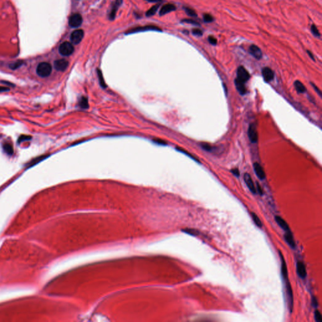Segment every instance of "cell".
<instances>
[{"label":"cell","instance_id":"obj_1","mask_svg":"<svg viewBox=\"0 0 322 322\" xmlns=\"http://www.w3.org/2000/svg\"><path fill=\"white\" fill-rule=\"evenodd\" d=\"M52 65L48 62H41L37 67V74L42 77H47L49 76L52 72Z\"/></svg>","mask_w":322,"mask_h":322},{"label":"cell","instance_id":"obj_2","mask_svg":"<svg viewBox=\"0 0 322 322\" xmlns=\"http://www.w3.org/2000/svg\"><path fill=\"white\" fill-rule=\"evenodd\" d=\"M74 50V46L69 42H64L60 44L59 48V53L63 56L70 55Z\"/></svg>","mask_w":322,"mask_h":322},{"label":"cell","instance_id":"obj_3","mask_svg":"<svg viewBox=\"0 0 322 322\" xmlns=\"http://www.w3.org/2000/svg\"><path fill=\"white\" fill-rule=\"evenodd\" d=\"M251 75L244 66H239L236 70V79L240 81L246 83L249 80Z\"/></svg>","mask_w":322,"mask_h":322},{"label":"cell","instance_id":"obj_4","mask_svg":"<svg viewBox=\"0 0 322 322\" xmlns=\"http://www.w3.org/2000/svg\"><path fill=\"white\" fill-rule=\"evenodd\" d=\"M83 23V18L80 14L75 13L71 15L69 19V25L72 28L79 27Z\"/></svg>","mask_w":322,"mask_h":322},{"label":"cell","instance_id":"obj_5","mask_svg":"<svg viewBox=\"0 0 322 322\" xmlns=\"http://www.w3.org/2000/svg\"><path fill=\"white\" fill-rule=\"evenodd\" d=\"M84 37V31L83 30H75L70 35V41L73 44H79Z\"/></svg>","mask_w":322,"mask_h":322},{"label":"cell","instance_id":"obj_6","mask_svg":"<svg viewBox=\"0 0 322 322\" xmlns=\"http://www.w3.org/2000/svg\"><path fill=\"white\" fill-rule=\"evenodd\" d=\"M248 137L252 143H256L258 140L257 127L255 123H251L248 129Z\"/></svg>","mask_w":322,"mask_h":322},{"label":"cell","instance_id":"obj_7","mask_svg":"<svg viewBox=\"0 0 322 322\" xmlns=\"http://www.w3.org/2000/svg\"><path fill=\"white\" fill-rule=\"evenodd\" d=\"M249 53L256 59L260 60L262 57V52L261 49L256 45L252 44L249 49Z\"/></svg>","mask_w":322,"mask_h":322},{"label":"cell","instance_id":"obj_8","mask_svg":"<svg viewBox=\"0 0 322 322\" xmlns=\"http://www.w3.org/2000/svg\"><path fill=\"white\" fill-rule=\"evenodd\" d=\"M262 74L264 80L267 83H269L274 79V71L269 67H264L262 70Z\"/></svg>","mask_w":322,"mask_h":322},{"label":"cell","instance_id":"obj_9","mask_svg":"<svg viewBox=\"0 0 322 322\" xmlns=\"http://www.w3.org/2000/svg\"><path fill=\"white\" fill-rule=\"evenodd\" d=\"M150 30L160 31V29L157 27L150 25V26H145V27H137V28L133 29L132 30H128L127 34H133V33H136V32L150 31Z\"/></svg>","mask_w":322,"mask_h":322},{"label":"cell","instance_id":"obj_10","mask_svg":"<svg viewBox=\"0 0 322 322\" xmlns=\"http://www.w3.org/2000/svg\"><path fill=\"white\" fill-rule=\"evenodd\" d=\"M244 181H245L246 184H247V187L250 190V191L252 193L256 194L257 193L256 188L255 187V185L254 184V182H253V181L252 179V178H251V175L249 174H248V173H245L244 175Z\"/></svg>","mask_w":322,"mask_h":322},{"label":"cell","instance_id":"obj_11","mask_svg":"<svg viewBox=\"0 0 322 322\" xmlns=\"http://www.w3.org/2000/svg\"><path fill=\"white\" fill-rule=\"evenodd\" d=\"M68 65L69 62L65 59H59L54 62V67L59 71H64Z\"/></svg>","mask_w":322,"mask_h":322},{"label":"cell","instance_id":"obj_12","mask_svg":"<svg viewBox=\"0 0 322 322\" xmlns=\"http://www.w3.org/2000/svg\"><path fill=\"white\" fill-rule=\"evenodd\" d=\"M296 271H297V274L299 278H301L302 279H304L306 278V276L307 275V273H306V267L303 262L299 261L297 262Z\"/></svg>","mask_w":322,"mask_h":322},{"label":"cell","instance_id":"obj_13","mask_svg":"<svg viewBox=\"0 0 322 322\" xmlns=\"http://www.w3.org/2000/svg\"><path fill=\"white\" fill-rule=\"evenodd\" d=\"M286 292L288 296V300H289V306L290 309V311L291 312L293 311V293L292 288L291 286V284L289 281L287 282L286 284Z\"/></svg>","mask_w":322,"mask_h":322},{"label":"cell","instance_id":"obj_14","mask_svg":"<svg viewBox=\"0 0 322 322\" xmlns=\"http://www.w3.org/2000/svg\"><path fill=\"white\" fill-rule=\"evenodd\" d=\"M254 169L257 176L261 180H263L266 178V174L264 171L262 166L257 163H255L254 164Z\"/></svg>","mask_w":322,"mask_h":322},{"label":"cell","instance_id":"obj_15","mask_svg":"<svg viewBox=\"0 0 322 322\" xmlns=\"http://www.w3.org/2000/svg\"><path fill=\"white\" fill-rule=\"evenodd\" d=\"M122 0H115L114 5L111 10L110 14H109L110 20H113L115 19L117 12L118 8L120 7V6L122 5Z\"/></svg>","mask_w":322,"mask_h":322},{"label":"cell","instance_id":"obj_16","mask_svg":"<svg viewBox=\"0 0 322 322\" xmlns=\"http://www.w3.org/2000/svg\"><path fill=\"white\" fill-rule=\"evenodd\" d=\"M235 85L236 87V89L239 92V93L242 95H244L246 93L247 90L245 86V83L240 81V80H238L236 78L235 79Z\"/></svg>","mask_w":322,"mask_h":322},{"label":"cell","instance_id":"obj_17","mask_svg":"<svg viewBox=\"0 0 322 322\" xmlns=\"http://www.w3.org/2000/svg\"><path fill=\"white\" fill-rule=\"evenodd\" d=\"M176 9V7L174 5H173V4H167V5H165L164 6H163L162 7V8L160 9V12H159V14L160 15H164L168 13H170L171 12H173V11H175Z\"/></svg>","mask_w":322,"mask_h":322},{"label":"cell","instance_id":"obj_18","mask_svg":"<svg viewBox=\"0 0 322 322\" xmlns=\"http://www.w3.org/2000/svg\"><path fill=\"white\" fill-rule=\"evenodd\" d=\"M280 254V258L281 261V274L283 276V279H288V269H287V265L286 264L285 260L284 259V257L281 252H279Z\"/></svg>","mask_w":322,"mask_h":322},{"label":"cell","instance_id":"obj_19","mask_svg":"<svg viewBox=\"0 0 322 322\" xmlns=\"http://www.w3.org/2000/svg\"><path fill=\"white\" fill-rule=\"evenodd\" d=\"M275 220H276V223L279 225V226L283 228L284 230H285L286 231H289V225H288V223L285 221V220L282 218L281 216H275Z\"/></svg>","mask_w":322,"mask_h":322},{"label":"cell","instance_id":"obj_20","mask_svg":"<svg viewBox=\"0 0 322 322\" xmlns=\"http://www.w3.org/2000/svg\"><path fill=\"white\" fill-rule=\"evenodd\" d=\"M284 238L286 240V242L289 244V246L291 247H292V248H294L295 247L296 244H295V242H294V240L293 239L292 234L291 233V232L289 231H286V233L284 235Z\"/></svg>","mask_w":322,"mask_h":322},{"label":"cell","instance_id":"obj_21","mask_svg":"<svg viewBox=\"0 0 322 322\" xmlns=\"http://www.w3.org/2000/svg\"><path fill=\"white\" fill-rule=\"evenodd\" d=\"M294 86L296 90L299 93H304V92L306 91V89L305 86H304V85L298 80H295L294 83Z\"/></svg>","mask_w":322,"mask_h":322},{"label":"cell","instance_id":"obj_22","mask_svg":"<svg viewBox=\"0 0 322 322\" xmlns=\"http://www.w3.org/2000/svg\"><path fill=\"white\" fill-rule=\"evenodd\" d=\"M3 148L4 150V151L8 154V155H12L13 153V146L10 144V143H4L3 146Z\"/></svg>","mask_w":322,"mask_h":322},{"label":"cell","instance_id":"obj_23","mask_svg":"<svg viewBox=\"0 0 322 322\" xmlns=\"http://www.w3.org/2000/svg\"><path fill=\"white\" fill-rule=\"evenodd\" d=\"M251 215H252V218L253 219V221H254L255 224L259 227V228H262V221H261L260 218H259V216L254 212L251 213Z\"/></svg>","mask_w":322,"mask_h":322},{"label":"cell","instance_id":"obj_24","mask_svg":"<svg viewBox=\"0 0 322 322\" xmlns=\"http://www.w3.org/2000/svg\"><path fill=\"white\" fill-rule=\"evenodd\" d=\"M159 7V5H156L152 8H150L147 12H146V16L147 17H151L155 14L157 11L158 10Z\"/></svg>","mask_w":322,"mask_h":322},{"label":"cell","instance_id":"obj_25","mask_svg":"<svg viewBox=\"0 0 322 322\" xmlns=\"http://www.w3.org/2000/svg\"><path fill=\"white\" fill-rule=\"evenodd\" d=\"M79 106L84 109H86L89 107L88 101L86 97H81V98L80 99Z\"/></svg>","mask_w":322,"mask_h":322},{"label":"cell","instance_id":"obj_26","mask_svg":"<svg viewBox=\"0 0 322 322\" xmlns=\"http://www.w3.org/2000/svg\"><path fill=\"white\" fill-rule=\"evenodd\" d=\"M47 155H42V156H40L39 157H37V158H35V159L32 160V162H30L29 164V167H31V166H33L35 164H37V163H39V162H41L42 160H43L44 159H45V158H47Z\"/></svg>","mask_w":322,"mask_h":322},{"label":"cell","instance_id":"obj_27","mask_svg":"<svg viewBox=\"0 0 322 322\" xmlns=\"http://www.w3.org/2000/svg\"><path fill=\"white\" fill-rule=\"evenodd\" d=\"M184 9L185 10V12L187 13V15L188 16L192 17H196L198 16L196 12L193 9L189 8V7H184Z\"/></svg>","mask_w":322,"mask_h":322},{"label":"cell","instance_id":"obj_28","mask_svg":"<svg viewBox=\"0 0 322 322\" xmlns=\"http://www.w3.org/2000/svg\"><path fill=\"white\" fill-rule=\"evenodd\" d=\"M203 20L205 23H211L214 21V18L209 13H205L203 15Z\"/></svg>","mask_w":322,"mask_h":322},{"label":"cell","instance_id":"obj_29","mask_svg":"<svg viewBox=\"0 0 322 322\" xmlns=\"http://www.w3.org/2000/svg\"><path fill=\"white\" fill-rule=\"evenodd\" d=\"M311 32L314 37H320V33L315 25H312L311 26Z\"/></svg>","mask_w":322,"mask_h":322},{"label":"cell","instance_id":"obj_30","mask_svg":"<svg viewBox=\"0 0 322 322\" xmlns=\"http://www.w3.org/2000/svg\"><path fill=\"white\" fill-rule=\"evenodd\" d=\"M23 64V62L22 61H20V60H18V61H17L15 62H13L12 63V64L10 65V67L12 69H18V67H20Z\"/></svg>","mask_w":322,"mask_h":322},{"label":"cell","instance_id":"obj_31","mask_svg":"<svg viewBox=\"0 0 322 322\" xmlns=\"http://www.w3.org/2000/svg\"><path fill=\"white\" fill-rule=\"evenodd\" d=\"M182 22L189 23V24H192L194 25H198V26H200V25L198 22L194 20L193 19H184L182 20Z\"/></svg>","mask_w":322,"mask_h":322},{"label":"cell","instance_id":"obj_32","mask_svg":"<svg viewBox=\"0 0 322 322\" xmlns=\"http://www.w3.org/2000/svg\"><path fill=\"white\" fill-rule=\"evenodd\" d=\"M192 34L194 35L198 36V37H201L203 35V31L201 29H194L192 30Z\"/></svg>","mask_w":322,"mask_h":322},{"label":"cell","instance_id":"obj_33","mask_svg":"<svg viewBox=\"0 0 322 322\" xmlns=\"http://www.w3.org/2000/svg\"><path fill=\"white\" fill-rule=\"evenodd\" d=\"M208 40L209 42V43L213 45H216L218 43V41H217V39L214 37L212 35H210L208 37Z\"/></svg>","mask_w":322,"mask_h":322},{"label":"cell","instance_id":"obj_34","mask_svg":"<svg viewBox=\"0 0 322 322\" xmlns=\"http://www.w3.org/2000/svg\"><path fill=\"white\" fill-rule=\"evenodd\" d=\"M98 77H99V79H100V84H101V86L105 88L106 86L105 83L104 81V79H103V75L101 74V72L100 70H98Z\"/></svg>","mask_w":322,"mask_h":322},{"label":"cell","instance_id":"obj_35","mask_svg":"<svg viewBox=\"0 0 322 322\" xmlns=\"http://www.w3.org/2000/svg\"><path fill=\"white\" fill-rule=\"evenodd\" d=\"M314 318H315V320L318 322H321L322 321V319H321V314L320 313V312L318 311V310H316L314 311Z\"/></svg>","mask_w":322,"mask_h":322},{"label":"cell","instance_id":"obj_36","mask_svg":"<svg viewBox=\"0 0 322 322\" xmlns=\"http://www.w3.org/2000/svg\"><path fill=\"white\" fill-rule=\"evenodd\" d=\"M201 147H202V148L203 150L208 151V152H210L212 150V147L210 144H208V143H202V144H201Z\"/></svg>","mask_w":322,"mask_h":322},{"label":"cell","instance_id":"obj_37","mask_svg":"<svg viewBox=\"0 0 322 322\" xmlns=\"http://www.w3.org/2000/svg\"><path fill=\"white\" fill-rule=\"evenodd\" d=\"M183 231L186 233H188L193 235H197L199 233L198 231H197L196 230H193V229H185V230H183Z\"/></svg>","mask_w":322,"mask_h":322},{"label":"cell","instance_id":"obj_38","mask_svg":"<svg viewBox=\"0 0 322 322\" xmlns=\"http://www.w3.org/2000/svg\"><path fill=\"white\" fill-rule=\"evenodd\" d=\"M31 137L30 136H28V135H21L19 138H18V142H22L23 141H27V140H29L31 139Z\"/></svg>","mask_w":322,"mask_h":322},{"label":"cell","instance_id":"obj_39","mask_svg":"<svg viewBox=\"0 0 322 322\" xmlns=\"http://www.w3.org/2000/svg\"><path fill=\"white\" fill-rule=\"evenodd\" d=\"M311 83V85L313 87L314 90L316 91V92L319 95V96L320 97H321V91L318 89V87H317V86H316L313 83Z\"/></svg>","mask_w":322,"mask_h":322},{"label":"cell","instance_id":"obj_40","mask_svg":"<svg viewBox=\"0 0 322 322\" xmlns=\"http://www.w3.org/2000/svg\"><path fill=\"white\" fill-rule=\"evenodd\" d=\"M231 173L234 176H236V177H238V176H240V172H239L238 169H236V168H235V169H231Z\"/></svg>","mask_w":322,"mask_h":322},{"label":"cell","instance_id":"obj_41","mask_svg":"<svg viewBox=\"0 0 322 322\" xmlns=\"http://www.w3.org/2000/svg\"><path fill=\"white\" fill-rule=\"evenodd\" d=\"M312 304L313 306L314 307V308H316L318 305V301H317V299L315 298V297H313V299H312Z\"/></svg>","mask_w":322,"mask_h":322},{"label":"cell","instance_id":"obj_42","mask_svg":"<svg viewBox=\"0 0 322 322\" xmlns=\"http://www.w3.org/2000/svg\"><path fill=\"white\" fill-rule=\"evenodd\" d=\"M256 191L260 194V195H262L263 194L262 193V190L260 186V185L259 184V183H257V189H256Z\"/></svg>","mask_w":322,"mask_h":322},{"label":"cell","instance_id":"obj_43","mask_svg":"<svg viewBox=\"0 0 322 322\" xmlns=\"http://www.w3.org/2000/svg\"><path fill=\"white\" fill-rule=\"evenodd\" d=\"M9 90H9V88H6V87H1V86H0V93L8 91Z\"/></svg>","mask_w":322,"mask_h":322},{"label":"cell","instance_id":"obj_44","mask_svg":"<svg viewBox=\"0 0 322 322\" xmlns=\"http://www.w3.org/2000/svg\"><path fill=\"white\" fill-rule=\"evenodd\" d=\"M306 52L307 54H308V55L309 56V57L313 60H314V56H313V54H312L311 52H310L309 50H306Z\"/></svg>","mask_w":322,"mask_h":322},{"label":"cell","instance_id":"obj_45","mask_svg":"<svg viewBox=\"0 0 322 322\" xmlns=\"http://www.w3.org/2000/svg\"><path fill=\"white\" fill-rule=\"evenodd\" d=\"M147 1L149 2H160L161 0H147Z\"/></svg>","mask_w":322,"mask_h":322},{"label":"cell","instance_id":"obj_46","mask_svg":"<svg viewBox=\"0 0 322 322\" xmlns=\"http://www.w3.org/2000/svg\"><path fill=\"white\" fill-rule=\"evenodd\" d=\"M223 86H224V90H225V93H226V94H227V88L225 86V85H223Z\"/></svg>","mask_w":322,"mask_h":322}]
</instances>
